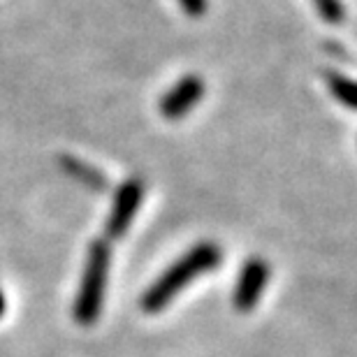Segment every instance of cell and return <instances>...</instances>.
Here are the masks:
<instances>
[{
  "label": "cell",
  "mask_w": 357,
  "mask_h": 357,
  "mask_svg": "<svg viewBox=\"0 0 357 357\" xmlns=\"http://www.w3.org/2000/svg\"><path fill=\"white\" fill-rule=\"evenodd\" d=\"M5 309H7V302H5L3 290H0V316H3V313H5Z\"/></svg>",
  "instance_id": "cell-10"
},
{
  "label": "cell",
  "mask_w": 357,
  "mask_h": 357,
  "mask_svg": "<svg viewBox=\"0 0 357 357\" xmlns=\"http://www.w3.org/2000/svg\"><path fill=\"white\" fill-rule=\"evenodd\" d=\"M59 162H61L63 172H66L70 178H75L77 183L86 185L89 190H96V192L107 190V176L100 172V169L89 165V162L75 158V155H63Z\"/></svg>",
  "instance_id": "cell-6"
},
{
  "label": "cell",
  "mask_w": 357,
  "mask_h": 357,
  "mask_svg": "<svg viewBox=\"0 0 357 357\" xmlns=\"http://www.w3.org/2000/svg\"><path fill=\"white\" fill-rule=\"evenodd\" d=\"M269 281V265L262 258H248L237 276L232 304L241 313H248L258 306L262 292Z\"/></svg>",
  "instance_id": "cell-4"
},
{
  "label": "cell",
  "mask_w": 357,
  "mask_h": 357,
  "mask_svg": "<svg viewBox=\"0 0 357 357\" xmlns=\"http://www.w3.org/2000/svg\"><path fill=\"white\" fill-rule=\"evenodd\" d=\"M327 86H330L332 96L339 100L341 105H346L348 109L355 107V84L348 79L346 75L337 73V70H327Z\"/></svg>",
  "instance_id": "cell-7"
},
{
  "label": "cell",
  "mask_w": 357,
  "mask_h": 357,
  "mask_svg": "<svg viewBox=\"0 0 357 357\" xmlns=\"http://www.w3.org/2000/svg\"><path fill=\"white\" fill-rule=\"evenodd\" d=\"M313 5H316L320 19L330 26H341L346 21V7L341 0H313Z\"/></svg>",
  "instance_id": "cell-8"
},
{
  "label": "cell",
  "mask_w": 357,
  "mask_h": 357,
  "mask_svg": "<svg viewBox=\"0 0 357 357\" xmlns=\"http://www.w3.org/2000/svg\"><path fill=\"white\" fill-rule=\"evenodd\" d=\"M220 260H223V251H220L218 244H213V241H199L188 253H183L172 267L162 271L158 281L149 285V290L142 295V309L146 313L162 311L197 276L218 269Z\"/></svg>",
  "instance_id": "cell-1"
},
{
  "label": "cell",
  "mask_w": 357,
  "mask_h": 357,
  "mask_svg": "<svg viewBox=\"0 0 357 357\" xmlns=\"http://www.w3.org/2000/svg\"><path fill=\"white\" fill-rule=\"evenodd\" d=\"M204 96V82L199 75L181 77L165 96L160 98V114L167 121L183 119L190 109H195L197 102Z\"/></svg>",
  "instance_id": "cell-5"
},
{
  "label": "cell",
  "mask_w": 357,
  "mask_h": 357,
  "mask_svg": "<svg viewBox=\"0 0 357 357\" xmlns=\"http://www.w3.org/2000/svg\"><path fill=\"white\" fill-rule=\"evenodd\" d=\"M109 262H112V246L107 239H93L89 246L86 265H84L82 285L77 290V299L73 306V318L77 325L89 327L98 323L102 313L107 278H109Z\"/></svg>",
  "instance_id": "cell-2"
},
{
  "label": "cell",
  "mask_w": 357,
  "mask_h": 357,
  "mask_svg": "<svg viewBox=\"0 0 357 357\" xmlns=\"http://www.w3.org/2000/svg\"><path fill=\"white\" fill-rule=\"evenodd\" d=\"M142 199H144V183L139 178H128L114 192V202L105 223L107 241H116L130 230L135 216L139 213Z\"/></svg>",
  "instance_id": "cell-3"
},
{
  "label": "cell",
  "mask_w": 357,
  "mask_h": 357,
  "mask_svg": "<svg viewBox=\"0 0 357 357\" xmlns=\"http://www.w3.org/2000/svg\"><path fill=\"white\" fill-rule=\"evenodd\" d=\"M178 5H181V10L188 14V17L197 19V17H202V14L206 12L209 0H178Z\"/></svg>",
  "instance_id": "cell-9"
}]
</instances>
